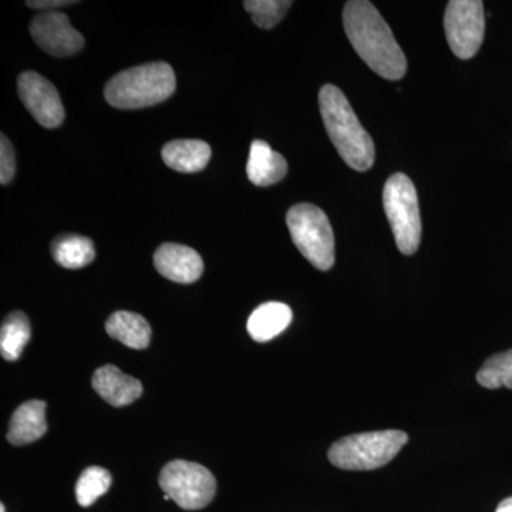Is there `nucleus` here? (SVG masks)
Instances as JSON below:
<instances>
[{
	"label": "nucleus",
	"instance_id": "f257e3e1",
	"mask_svg": "<svg viewBox=\"0 0 512 512\" xmlns=\"http://www.w3.org/2000/svg\"><path fill=\"white\" fill-rule=\"evenodd\" d=\"M343 25L357 55L373 72L387 80L402 79L407 72L406 56L372 3L366 0L346 3Z\"/></svg>",
	"mask_w": 512,
	"mask_h": 512
},
{
	"label": "nucleus",
	"instance_id": "f03ea898",
	"mask_svg": "<svg viewBox=\"0 0 512 512\" xmlns=\"http://www.w3.org/2000/svg\"><path fill=\"white\" fill-rule=\"evenodd\" d=\"M319 107L328 136L343 161L353 170H369L375 163V144L342 90L325 84L319 92Z\"/></svg>",
	"mask_w": 512,
	"mask_h": 512
},
{
	"label": "nucleus",
	"instance_id": "7ed1b4c3",
	"mask_svg": "<svg viewBox=\"0 0 512 512\" xmlns=\"http://www.w3.org/2000/svg\"><path fill=\"white\" fill-rule=\"evenodd\" d=\"M177 87L173 67L168 63H147L120 72L106 84L104 97L120 110L156 106L170 99Z\"/></svg>",
	"mask_w": 512,
	"mask_h": 512
},
{
	"label": "nucleus",
	"instance_id": "20e7f679",
	"mask_svg": "<svg viewBox=\"0 0 512 512\" xmlns=\"http://www.w3.org/2000/svg\"><path fill=\"white\" fill-rule=\"evenodd\" d=\"M409 441L404 431L384 430L353 434L336 441L329 450L333 466L350 471L376 470L389 464Z\"/></svg>",
	"mask_w": 512,
	"mask_h": 512
},
{
	"label": "nucleus",
	"instance_id": "39448f33",
	"mask_svg": "<svg viewBox=\"0 0 512 512\" xmlns=\"http://www.w3.org/2000/svg\"><path fill=\"white\" fill-rule=\"evenodd\" d=\"M286 224L299 252L319 271L335 264V237L328 215L313 204H298L286 215Z\"/></svg>",
	"mask_w": 512,
	"mask_h": 512
},
{
	"label": "nucleus",
	"instance_id": "423d86ee",
	"mask_svg": "<svg viewBox=\"0 0 512 512\" xmlns=\"http://www.w3.org/2000/svg\"><path fill=\"white\" fill-rule=\"evenodd\" d=\"M383 204L397 248L413 255L420 247L421 218L416 187L407 175L393 174L383 190Z\"/></svg>",
	"mask_w": 512,
	"mask_h": 512
},
{
	"label": "nucleus",
	"instance_id": "0eeeda50",
	"mask_svg": "<svg viewBox=\"0 0 512 512\" xmlns=\"http://www.w3.org/2000/svg\"><path fill=\"white\" fill-rule=\"evenodd\" d=\"M158 483L165 495L188 511L207 507L217 493V481L211 471L191 461H171L161 470Z\"/></svg>",
	"mask_w": 512,
	"mask_h": 512
},
{
	"label": "nucleus",
	"instance_id": "6e6552de",
	"mask_svg": "<svg viewBox=\"0 0 512 512\" xmlns=\"http://www.w3.org/2000/svg\"><path fill=\"white\" fill-rule=\"evenodd\" d=\"M444 29L454 55L463 60L476 56L484 40V3L480 0H453L448 3Z\"/></svg>",
	"mask_w": 512,
	"mask_h": 512
},
{
	"label": "nucleus",
	"instance_id": "1a4fd4ad",
	"mask_svg": "<svg viewBox=\"0 0 512 512\" xmlns=\"http://www.w3.org/2000/svg\"><path fill=\"white\" fill-rule=\"evenodd\" d=\"M18 93L33 119L46 128H56L64 121L59 92L49 80L36 72H23L18 79Z\"/></svg>",
	"mask_w": 512,
	"mask_h": 512
},
{
	"label": "nucleus",
	"instance_id": "9d476101",
	"mask_svg": "<svg viewBox=\"0 0 512 512\" xmlns=\"http://www.w3.org/2000/svg\"><path fill=\"white\" fill-rule=\"evenodd\" d=\"M30 35L36 45L55 57L76 55L84 46L82 33L70 25L62 12H43L30 23Z\"/></svg>",
	"mask_w": 512,
	"mask_h": 512
},
{
	"label": "nucleus",
	"instance_id": "9b49d317",
	"mask_svg": "<svg viewBox=\"0 0 512 512\" xmlns=\"http://www.w3.org/2000/svg\"><path fill=\"white\" fill-rule=\"evenodd\" d=\"M154 265L164 278L177 284H194L204 272L200 254L180 244L161 245L154 254Z\"/></svg>",
	"mask_w": 512,
	"mask_h": 512
},
{
	"label": "nucleus",
	"instance_id": "f8f14e48",
	"mask_svg": "<svg viewBox=\"0 0 512 512\" xmlns=\"http://www.w3.org/2000/svg\"><path fill=\"white\" fill-rule=\"evenodd\" d=\"M93 389L114 407L128 406L143 394L140 380L124 375L119 367L113 365L100 367L94 372Z\"/></svg>",
	"mask_w": 512,
	"mask_h": 512
},
{
	"label": "nucleus",
	"instance_id": "ddd939ff",
	"mask_svg": "<svg viewBox=\"0 0 512 512\" xmlns=\"http://www.w3.org/2000/svg\"><path fill=\"white\" fill-rule=\"evenodd\" d=\"M47 431L46 403L29 400L20 404L10 419L8 441L13 446H26L42 439Z\"/></svg>",
	"mask_w": 512,
	"mask_h": 512
},
{
	"label": "nucleus",
	"instance_id": "4468645a",
	"mask_svg": "<svg viewBox=\"0 0 512 512\" xmlns=\"http://www.w3.org/2000/svg\"><path fill=\"white\" fill-rule=\"evenodd\" d=\"M288 173V163L265 141L255 140L249 150L247 174L249 181L258 187L279 183Z\"/></svg>",
	"mask_w": 512,
	"mask_h": 512
},
{
	"label": "nucleus",
	"instance_id": "2eb2a0df",
	"mask_svg": "<svg viewBox=\"0 0 512 512\" xmlns=\"http://www.w3.org/2000/svg\"><path fill=\"white\" fill-rule=\"evenodd\" d=\"M293 319L292 309L282 302H266L248 319V333L255 342L265 343L281 335Z\"/></svg>",
	"mask_w": 512,
	"mask_h": 512
},
{
	"label": "nucleus",
	"instance_id": "dca6fc26",
	"mask_svg": "<svg viewBox=\"0 0 512 512\" xmlns=\"http://www.w3.org/2000/svg\"><path fill=\"white\" fill-rule=\"evenodd\" d=\"M161 156L178 173H200L210 163L211 147L202 140H175L165 144Z\"/></svg>",
	"mask_w": 512,
	"mask_h": 512
},
{
	"label": "nucleus",
	"instance_id": "f3484780",
	"mask_svg": "<svg viewBox=\"0 0 512 512\" xmlns=\"http://www.w3.org/2000/svg\"><path fill=\"white\" fill-rule=\"evenodd\" d=\"M106 332L109 333L110 338L119 340L131 349H146L151 342L150 323L134 312H114L107 319Z\"/></svg>",
	"mask_w": 512,
	"mask_h": 512
},
{
	"label": "nucleus",
	"instance_id": "a211bd4d",
	"mask_svg": "<svg viewBox=\"0 0 512 512\" xmlns=\"http://www.w3.org/2000/svg\"><path fill=\"white\" fill-rule=\"evenodd\" d=\"M53 259L66 269H80L92 264L96 249L92 239L76 234H64L52 242Z\"/></svg>",
	"mask_w": 512,
	"mask_h": 512
},
{
	"label": "nucleus",
	"instance_id": "6ab92c4d",
	"mask_svg": "<svg viewBox=\"0 0 512 512\" xmlns=\"http://www.w3.org/2000/svg\"><path fill=\"white\" fill-rule=\"evenodd\" d=\"M30 340V323L25 313L16 311L6 316L0 329V353L8 362L22 355Z\"/></svg>",
	"mask_w": 512,
	"mask_h": 512
},
{
	"label": "nucleus",
	"instance_id": "aec40b11",
	"mask_svg": "<svg viewBox=\"0 0 512 512\" xmlns=\"http://www.w3.org/2000/svg\"><path fill=\"white\" fill-rule=\"evenodd\" d=\"M477 382L485 389H512V349L485 360L478 370Z\"/></svg>",
	"mask_w": 512,
	"mask_h": 512
},
{
	"label": "nucleus",
	"instance_id": "412c9836",
	"mask_svg": "<svg viewBox=\"0 0 512 512\" xmlns=\"http://www.w3.org/2000/svg\"><path fill=\"white\" fill-rule=\"evenodd\" d=\"M111 474L106 468L89 467L83 471L76 484L77 503L90 507L110 490Z\"/></svg>",
	"mask_w": 512,
	"mask_h": 512
},
{
	"label": "nucleus",
	"instance_id": "4be33fe9",
	"mask_svg": "<svg viewBox=\"0 0 512 512\" xmlns=\"http://www.w3.org/2000/svg\"><path fill=\"white\" fill-rule=\"evenodd\" d=\"M292 2L289 0H247L244 8L251 13L256 26L262 29H272L285 18Z\"/></svg>",
	"mask_w": 512,
	"mask_h": 512
},
{
	"label": "nucleus",
	"instance_id": "5701e85b",
	"mask_svg": "<svg viewBox=\"0 0 512 512\" xmlns=\"http://www.w3.org/2000/svg\"><path fill=\"white\" fill-rule=\"evenodd\" d=\"M16 173V157L12 143L9 138L2 134L0 136V183L9 184Z\"/></svg>",
	"mask_w": 512,
	"mask_h": 512
},
{
	"label": "nucleus",
	"instance_id": "b1692460",
	"mask_svg": "<svg viewBox=\"0 0 512 512\" xmlns=\"http://www.w3.org/2000/svg\"><path fill=\"white\" fill-rule=\"evenodd\" d=\"M73 0H29L26 5L32 9L45 10V12H55V9L66 8L74 5Z\"/></svg>",
	"mask_w": 512,
	"mask_h": 512
},
{
	"label": "nucleus",
	"instance_id": "393cba45",
	"mask_svg": "<svg viewBox=\"0 0 512 512\" xmlns=\"http://www.w3.org/2000/svg\"><path fill=\"white\" fill-rule=\"evenodd\" d=\"M495 512H512V497L505 498L503 503L498 505L497 511Z\"/></svg>",
	"mask_w": 512,
	"mask_h": 512
},
{
	"label": "nucleus",
	"instance_id": "a878e982",
	"mask_svg": "<svg viewBox=\"0 0 512 512\" xmlns=\"http://www.w3.org/2000/svg\"><path fill=\"white\" fill-rule=\"evenodd\" d=\"M0 512H6V507L3 504H0Z\"/></svg>",
	"mask_w": 512,
	"mask_h": 512
}]
</instances>
